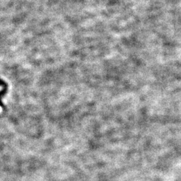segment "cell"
<instances>
[{"label":"cell","mask_w":181,"mask_h":181,"mask_svg":"<svg viewBox=\"0 0 181 181\" xmlns=\"http://www.w3.org/2000/svg\"><path fill=\"white\" fill-rule=\"evenodd\" d=\"M0 85L4 86V89L0 92V106L4 108L3 103L1 102V98L5 95V94L7 93V91H8V85H7L6 82H4L3 80L1 79H0Z\"/></svg>","instance_id":"6da1fadb"}]
</instances>
